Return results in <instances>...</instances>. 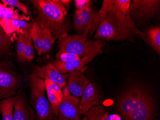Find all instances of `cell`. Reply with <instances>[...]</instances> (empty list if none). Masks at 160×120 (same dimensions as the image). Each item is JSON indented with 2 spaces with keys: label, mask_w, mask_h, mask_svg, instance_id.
<instances>
[{
  "label": "cell",
  "mask_w": 160,
  "mask_h": 120,
  "mask_svg": "<svg viewBox=\"0 0 160 120\" xmlns=\"http://www.w3.org/2000/svg\"><path fill=\"white\" fill-rule=\"evenodd\" d=\"M62 91L63 97L59 107V114L70 120H79L80 100L71 94L67 86L63 88Z\"/></svg>",
  "instance_id": "cell-10"
},
{
  "label": "cell",
  "mask_w": 160,
  "mask_h": 120,
  "mask_svg": "<svg viewBox=\"0 0 160 120\" xmlns=\"http://www.w3.org/2000/svg\"><path fill=\"white\" fill-rule=\"evenodd\" d=\"M74 2L76 10L79 11H81L91 7L92 3V1L90 0H75Z\"/></svg>",
  "instance_id": "cell-27"
},
{
  "label": "cell",
  "mask_w": 160,
  "mask_h": 120,
  "mask_svg": "<svg viewBox=\"0 0 160 120\" xmlns=\"http://www.w3.org/2000/svg\"><path fill=\"white\" fill-rule=\"evenodd\" d=\"M0 120H1V119H0Z\"/></svg>",
  "instance_id": "cell-33"
},
{
  "label": "cell",
  "mask_w": 160,
  "mask_h": 120,
  "mask_svg": "<svg viewBox=\"0 0 160 120\" xmlns=\"http://www.w3.org/2000/svg\"><path fill=\"white\" fill-rule=\"evenodd\" d=\"M30 87L29 104L35 111L37 120H52V110L46 97L44 80L32 74L29 77Z\"/></svg>",
  "instance_id": "cell-4"
},
{
  "label": "cell",
  "mask_w": 160,
  "mask_h": 120,
  "mask_svg": "<svg viewBox=\"0 0 160 120\" xmlns=\"http://www.w3.org/2000/svg\"><path fill=\"white\" fill-rule=\"evenodd\" d=\"M31 35L32 41L39 55L49 52L56 40L49 30L41 29L35 22L33 23Z\"/></svg>",
  "instance_id": "cell-8"
},
{
  "label": "cell",
  "mask_w": 160,
  "mask_h": 120,
  "mask_svg": "<svg viewBox=\"0 0 160 120\" xmlns=\"http://www.w3.org/2000/svg\"><path fill=\"white\" fill-rule=\"evenodd\" d=\"M104 113L105 111L102 106H94L85 113L83 120H102Z\"/></svg>",
  "instance_id": "cell-24"
},
{
  "label": "cell",
  "mask_w": 160,
  "mask_h": 120,
  "mask_svg": "<svg viewBox=\"0 0 160 120\" xmlns=\"http://www.w3.org/2000/svg\"><path fill=\"white\" fill-rule=\"evenodd\" d=\"M81 58L77 55L69 52H57L56 59L60 60L62 62H68L74 61L80 59Z\"/></svg>",
  "instance_id": "cell-26"
},
{
  "label": "cell",
  "mask_w": 160,
  "mask_h": 120,
  "mask_svg": "<svg viewBox=\"0 0 160 120\" xmlns=\"http://www.w3.org/2000/svg\"><path fill=\"white\" fill-rule=\"evenodd\" d=\"M58 52H69L79 56L81 58H88L92 60L103 52L102 48L106 45L104 40H92L88 37L68 33L59 37Z\"/></svg>",
  "instance_id": "cell-3"
},
{
  "label": "cell",
  "mask_w": 160,
  "mask_h": 120,
  "mask_svg": "<svg viewBox=\"0 0 160 120\" xmlns=\"http://www.w3.org/2000/svg\"><path fill=\"white\" fill-rule=\"evenodd\" d=\"M30 2L37 11L35 22L41 29L49 30L56 39L71 29L70 18L61 0H35Z\"/></svg>",
  "instance_id": "cell-1"
},
{
  "label": "cell",
  "mask_w": 160,
  "mask_h": 120,
  "mask_svg": "<svg viewBox=\"0 0 160 120\" xmlns=\"http://www.w3.org/2000/svg\"><path fill=\"white\" fill-rule=\"evenodd\" d=\"M147 39L151 47L159 55L160 54V27L149 29L147 32Z\"/></svg>",
  "instance_id": "cell-20"
},
{
  "label": "cell",
  "mask_w": 160,
  "mask_h": 120,
  "mask_svg": "<svg viewBox=\"0 0 160 120\" xmlns=\"http://www.w3.org/2000/svg\"><path fill=\"white\" fill-rule=\"evenodd\" d=\"M12 39L0 26V54L7 55L11 51Z\"/></svg>",
  "instance_id": "cell-22"
},
{
  "label": "cell",
  "mask_w": 160,
  "mask_h": 120,
  "mask_svg": "<svg viewBox=\"0 0 160 120\" xmlns=\"http://www.w3.org/2000/svg\"><path fill=\"white\" fill-rule=\"evenodd\" d=\"M15 97H7L0 102L2 120H13V110Z\"/></svg>",
  "instance_id": "cell-19"
},
{
  "label": "cell",
  "mask_w": 160,
  "mask_h": 120,
  "mask_svg": "<svg viewBox=\"0 0 160 120\" xmlns=\"http://www.w3.org/2000/svg\"><path fill=\"white\" fill-rule=\"evenodd\" d=\"M0 1L6 7L18 9L27 17H30L31 15V12L29 10L28 6L18 0H1Z\"/></svg>",
  "instance_id": "cell-23"
},
{
  "label": "cell",
  "mask_w": 160,
  "mask_h": 120,
  "mask_svg": "<svg viewBox=\"0 0 160 120\" xmlns=\"http://www.w3.org/2000/svg\"><path fill=\"white\" fill-rule=\"evenodd\" d=\"M92 61L88 58H80L76 61L64 62L60 60H56L52 62V64L62 74L71 73L74 71H80L87 64Z\"/></svg>",
  "instance_id": "cell-17"
},
{
  "label": "cell",
  "mask_w": 160,
  "mask_h": 120,
  "mask_svg": "<svg viewBox=\"0 0 160 120\" xmlns=\"http://www.w3.org/2000/svg\"><path fill=\"white\" fill-rule=\"evenodd\" d=\"M1 1H0V5H1Z\"/></svg>",
  "instance_id": "cell-32"
},
{
  "label": "cell",
  "mask_w": 160,
  "mask_h": 120,
  "mask_svg": "<svg viewBox=\"0 0 160 120\" xmlns=\"http://www.w3.org/2000/svg\"><path fill=\"white\" fill-rule=\"evenodd\" d=\"M96 11L89 7L81 11L75 10L73 17V27L77 35L88 37L96 16Z\"/></svg>",
  "instance_id": "cell-11"
},
{
  "label": "cell",
  "mask_w": 160,
  "mask_h": 120,
  "mask_svg": "<svg viewBox=\"0 0 160 120\" xmlns=\"http://www.w3.org/2000/svg\"><path fill=\"white\" fill-rule=\"evenodd\" d=\"M61 2L63 6L66 8V7L69 6L72 1H69V0H61Z\"/></svg>",
  "instance_id": "cell-28"
},
{
  "label": "cell",
  "mask_w": 160,
  "mask_h": 120,
  "mask_svg": "<svg viewBox=\"0 0 160 120\" xmlns=\"http://www.w3.org/2000/svg\"><path fill=\"white\" fill-rule=\"evenodd\" d=\"M47 94L48 102L55 116L59 115V107L63 97L62 89L58 85L48 79H45Z\"/></svg>",
  "instance_id": "cell-14"
},
{
  "label": "cell",
  "mask_w": 160,
  "mask_h": 120,
  "mask_svg": "<svg viewBox=\"0 0 160 120\" xmlns=\"http://www.w3.org/2000/svg\"><path fill=\"white\" fill-rule=\"evenodd\" d=\"M102 120H110L109 115L107 113H104L102 117Z\"/></svg>",
  "instance_id": "cell-31"
},
{
  "label": "cell",
  "mask_w": 160,
  "mask_h": 120,
  "mask_svg": "<svg viewBox=\"0 0 160 120\" xmlns=\"http://www.w3.org/2000/svg\"><path fill=\"white\" fill-rule=\"evenodd\" d=\"M13 120H37V115L30 106L26 93L18 91L15 96L13 110Z\"/></svg>",
  "instance_id": "cell-9"
},
{
  "label": "cell",
  "mask_w": 160,
  "mask_h": 120,
  "mask_svg": "<svg viewBox=\"0 0 160 120\" xmlns=\"http://www.w3.org/2000/svg\"><path fill=\"white\" fill-rule=\"evenodd\" d=\"M101 103L99 94L95 83H90L85 87L79 106V113L85 115L91 108Z\"/></svg>",
  "instance_id": "cell-13"
},
{
  "label": "cell",
  "mask_w": 160,
  "mask_h": 120,
  "mask_svg": "<svg viewBox=\"0 0 160 120\" xmlns=\"http://www.w3.org/2000/svg\"><path fill=\"white\" fill-rule=\"evenodd\" d=\"M110 120H121L120 117L117 115H113L111 116H109Z\"/></svg>",
  "instance_id": "cell-30"
},
{
  "label": "cell",
  "mask_w": 160,
  "mask_h": 120,
  "mask_svg": "<svg viewBox=\"0 0 160 120\" xmlns=\"http://www.w3.org/2000/svg\"><path fill=\"white\" fill-rule=\"evenodd\" d=\"M26 33H19L17 34V58L19 62L22 61L23 52L25 49V39H26Z\"/></svg>",
  "instance_id": "cell-25"
},
{
  "label": "cell",
  "mask_w": 160,
  "mask_h": 120,
  "mask_svg": "<svg viewBox=\"0 0 160 120\" xmlns=\"http://www.w3.org/2000/svg\"><path fill=\"white\" fill-rule=\"evenodd\" d=\"M0 26L8 35L12 36L14 34L27 33L32 29L33 24L23 20L4 19L0 20Z\"/></svg>",
  "instance_id": "cell-16"
},
{
  "label": "cell",
  "mask_w": 160,
  "mask_h": 120,
  "mask_svg": "<svg viewBox=\"0 0 160 120\" xmlns=\"http://www.w3.org/2000/svg\"><path fill=\"white\" fill-rule=\"evenodd\" d=\"M54 120H70L69 119H67L66 117H65L63 115H61V114H59L58 116H56L55 118L54 119ZM79 120H83V118L81 119H79Z\"/></svg>",
  "instance_id": "cell-29"
},
{
  "label": "cell",
  "mask_w": 160,
  "mask_h": 120,
  "mask_svg": "<svg viewBox=\"0 0 160 120\" xmlns=\"http://www.w3.org/2000/svg\"><path fill=\"white\" fill-rule=\"evenodd\" d=\"M159 0H133L130 3L129 15L132 20L143 23L150 20L158 13Z\"/></svg>",
  "instance_id": "cell-7"
},
{
  "label": "cell",
  "mask_w": 160,
  "mask_h": 120,
  "mask_svg": "<svg viewBox=\"0 0 160 120\" xmlns=\"http://www.w3.org/2000/svg\"><path fill=\"white\" fill-rule=\"evenodd\" d=\"M119 110L126 120H152L153 102L147 93L134 88L123 96L119 103Z\"/></svg>",
  "instance_id": "cell-2"
},
{
  "label": "cell",
  "mask_w": 160,
  "mask_h": 120,
  "mask_svg": "<svg viewBox=\"0 0 160 120\" xmlns=\"http://www.w3.org/2000/svg\"><path fill=\"white\" fill-rule=\"evenodd\" d=\"M90 83L89 80L81 72L74 71L69 74L67 86L71 93L76 97H81Z\"/></svg>",
  "instance_id": "cell-15"
},
{
  "label": "cell",
  "mask_w": 160,
  "mask_h": 120,
  "mask_svg": "<svg viewBox=\"0 0 160 120\" xmlns=\"http://www.w3.org/2000/svg\"><path fill=\"white\" fill-rule=\"evenodd\" d=\"M32 74L40 78L48 79L54 82L62 89L67 86V79L69 76V74L60 73L52 63L43 66H34Z\"/></svg>",
  "instance_id": "cell-12"
},
{
  "label": "cell",
  "mask_w": 160,
  "mask_h": 120,
  "mask_svg": "<svg viewBox=\"0 0 160 120\" xmlns=\"http://www.w3.org/2000/svg\"><path fill=\"white\" fill-rule=\"evenodd\" d=\"M135 34L110 12L101 21L93 38L100 40H132Z\"/></svg>",
  "instance_id": "cell-5"
},
{
  "label": "cell",
  "mask_w": 160,
  "mask_h": 120,
  "mask_svg": "<svg viewBox=\"0 0 160 120\" xmlns=\"http://www.w3.org/2000/svg\"><path fill=\"white\" fill-rule=\"evenodd\" d=\"M31 30L27 32L25 34V49L23 52V58L22 62H30L33 61L34 58V47H33V41L31 35Z\"/></svg>",
  "instance_id": "cell-21"
},
{
  "label": "cell",
  "mask_w": 160,
  "mask_h": 120,
  "mask_svg": "<svg viewBox=\"0 0 160 120\" xmlns=\"http://www.w3.org/2000/svg\"><path fill=\"white\" fill-rule=\"evenodd\" d=\"M21 76L8 62L0 61V99L13 97L18 91Z\"/></svg>",
  "instance_id": "cell-6"
},
{
  "label": "cell",
  "mask_w": 160,
  "mask_h": 120,
  "mask_svg": "<svg viewBox=\"0 0 160 120\" xmlns=\"http://www.w3.org/2000/svg\"><path fill=\"white\" fill-rule=\"evenodd\" d=\"M114 0H104L100 9L96 13V16L92 22L90 35L93 34L97 30L99 24L106 16L110 13L113 8Z\"/></svg>",
  "instance_id": "cell-18"
}]
</instances>
